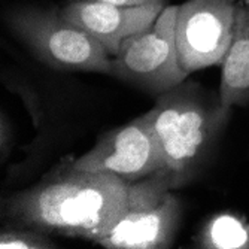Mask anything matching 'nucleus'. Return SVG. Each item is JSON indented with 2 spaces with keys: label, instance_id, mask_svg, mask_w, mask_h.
<instances>
[{
  "label": "nucleus",
  "instance_id": "1",
  "mask_svg": "<svg viewBox=\"0 0 249 249\" xmlns=\"http://www.w3.org/2000/svg\"><path fill=\"white\" fill-rule=\"evenodd\" d=\"M130 184L64 158L36 184L3 200L5 224L97 243L125 212Z\"/></svg>",
  "mask_w": 249,
  "mask_h": 249
},
{
  "label": "nucleus",
  "instance_id": "2",
  "mask_svg": "<svg viewBox=\"0 0 249 249\" xmlns=\"http://www.w3.org/2000/svg\"><path fill=\"white\" fill-rule=\"evenodd\" d=\"M231 109L196 81L185 79L157 96L149 110L172 190L182 188L205 170L216 151Z\"/></svg>",
  "mask_w": 249,
  "mask_h": 249
},
{
  "label": "nucleus",
  "instance_id": "3",
  "mask_svg": "<svg viewBox=\"0 0 249 249\" xmlns=\"http://www.w3.org/2000/svg\"><path fill=\"white\" fill-rule=\"evenodd\" d=\"M5 22L39 61L55 71L110 75L112 58L100 42L61 11L36 5L9 6L5 9Z\"/></svg>",
  "mask_w": 249,
  "mask_h": 249
},
{
  "label": "nucleus",
  "instance_id": "4",
  "mask_svg": "<svg viewBox=\"0 0 249 249\" xmlns=\"http://www.w3.org/2000/svg\"><path fill=\"white\" fill-rule=\"evenodd\" d=\"M180 203L163 172L130 182L128 205L121 218L97 242L106 249H164L175 242Z\"/></svg>",
  "mask_w": 249,
  "mask_h": 249
},
{
  "label": "nucleus",
  "instance_id": "5",
  "mask_svg": "<svg viewBox=\"0 0 249 249\" xmlns=\"http://www.w3.org/2000/svg\"><path fill=\"white\" fill-rule=\"evenodd\" d=\"M178 6H166L146 30L125 39L110 57V75L143 91L160 96L190 75L179 63L176 47Z\"/></svg>",
  "mask_w": 249,
  "mask_h": 249
},
{
  "label": "nucleus",
  "instance_id": "6",
  "mask_svg": "<svg viewBox=\"0 0 249 249\" xmlns=\"http://www.w3.org/2000/svg\"><path fill=\"white\" fill-rule=\"evenodd\" d=\"M239 6L233 0H188L178 6L179 63L191 75L222 64L234 37Z\"/></svg>",
  "mask_w": 249,
  "mask_h": 249
},
{
  "label": "nucleus",
  "instance_id": "7",
  "mask_svg": "<svg viewBox=\"0 0 249 249\" xmlns=\"http://www.w3.org/2000/svg\"><path fill=\"white\" fill-rule=\"evenodd\" d=\"M75 166L117 175L128 184L161 170L163 157L149 110L128 124L103 133L91 149L75 158Z\"/></svg>",
  "mask_w": 249,
  "mask_h": 249
},
{
  "label": "nucleus",
  "instance_id": "8",
  "mask_svg": "<svg viewBox=\"0 0 249 249\" xmlns=\"http://www.w3.org/2000/svg\"><path fill=\"white\" fill-rule=\"evenodd\" d=\"M164 8V5L124 8L96 0H69L61 12L75 26L97 39L114 57L125 39L151 27Z\"/></svg>",
  "mask_w": 249,
  "mask_h": 249
},
{
  "label": "nucleus",
  "instance_id": "9",
  "mask_svg": "<svg viewBox=\"0 0 249 249\" xmlns=\"http://www.w3.org/2000/svg\"><path fill=\"white\" fill-rule=\"evenodd\" d=\"M221 66V102L227 107L249 105V0L239 6L234 37Z\"/></svg>",
  "mask_w": 249,
  "mask_h": 249
},
{
  "label": "nucleus",
  "instance_id": "10",
  "mask_svg": "<svg viewBox=\"0 0 249 249\" xmlns=\"http://www.w3.org/2000/svg\"><path fill=\"white\" fill-rule=\"evenodd\" d=\"M198 246L213 249L249 248V225L231 213L216 215L200 231Z\"/></svg>",
  "mask_w": 249,
  "mask_h": 249
},
{
  "label": "nucleus",
  "instance_id": "11",
  "mask_svg": "<svg viewBox=\"0 0 249 249\" xmlns=\"http://www.w3.org/2000/svg\"><path fill=\"white\" fill-rule=\"evenodd\" d=\"M0 248L2 249H53L55 242L48 233L21 227V225L5 224L0 231Z\"/></svg>",
  "mask_w": 249,
  "mask_h": 249
},
{
  "label": "nucleus",
  "instance_id": "12",
  "mask_svg": "<svg viewBox=\"0 0 249 249\" xmlns=\"http://www.w3.org/2000/svg\"><path fill=\"white\" fill-rule=\"evenodd\" d=\"M2 163H6L8 154H11V148H12V142H14V136H12V127L11 124H8L6 115L2 114Z\"/></svg>",
  "mask_w": 249,
  "mask_h": 249
},
{
  "label": "nucleus",
  "instance_id": "13",
  "mask_svg": "<svg viewBox=\"0 0 249 249\" xmlns=\"http://www.w3.org/2000/svg\"><path fill=\"white\" fill-rule=\"evenodd\" d=\"M96 2H103L115 6H124V8L145 6V5H164V0H96Z\"/></svg>",
  "mask_w": 249,
  "mask_h": 249
}]
</instances>
